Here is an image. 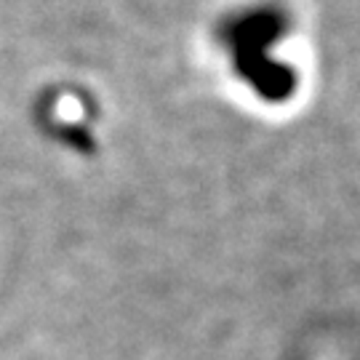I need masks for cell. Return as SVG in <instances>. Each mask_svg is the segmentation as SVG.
Segmentation results:
<instances>
[{"mask_svg": "<svg viewBox=\"0 0 360 360\" xmlns=\"http://www.w3.org/2000/svg\"><path fill=\"white\" fill-rule=\"evenodd\" d=\"M285 19L275 8H257L224 25V46L235 56V70L264 99H285L294 91L291 70L272 59L275 43L283 38Z\"/></svg>", "mask_w": 360, "mask_h": 360, "instance_id": "cell-1", "label": "cell"}]
</instances>
